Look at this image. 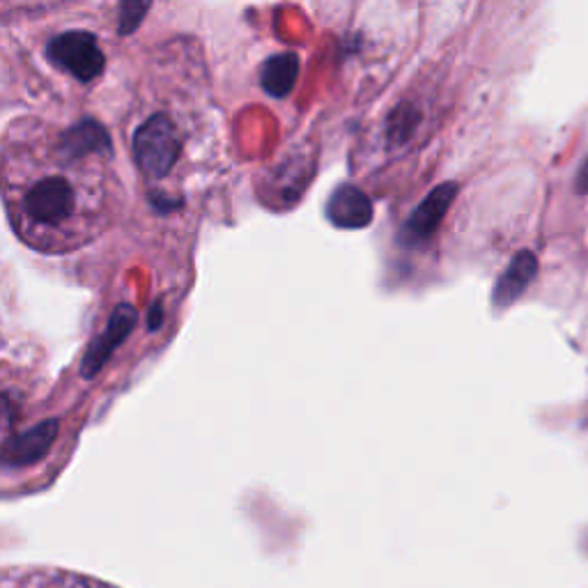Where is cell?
<instances>
[{
	"instance_id": "cell-1",
	"label": "cell",
	"mask_w": 588,
	"mask_h": 588,
	"mask_svg": "<svg viewBox=\"0 0 588 588\" xmlns=\"http://www.w3.org/2000/svg\"><path fill=\"white\" fill-rule=\"evenodd\" d=\"M19 219L24 233L37 239L64 235L81 214V196L62 173H47L33 179L19 193Z\"/></svg>"
},
{
	"instance_id": "cell-2",
	"label": "cell",
	"mask_w": 588,
	"mask_h": 588,
	"mask_svg": "<svg viewBox=\"0 0 588 588\" xmlns=\"http://www.w3.org/2000/svg\"><path fill=\"white\" fill-rule=\"evenodd\" d=\"M131 148L141 173L150 179H162L183 154V139H179L173 120L164 113H156L133 131Z\"/></svg>"
},
{
	"instance_id": "cell-3",
	"label": "cell",
	"mask_w": 588,
	"mask_h": 588,
	"mask_svg": "<svg viewBox=\"0 0 588 588\" xmlns=\"http://www.w3.org/2000/svg\"><path fill=\"white\" fill-rule=\"evenodd\" d=\"M47 56L60 70L70 72L83 83L97 79L106 67L97 37L87 31H67L56 35L47 44Z\"/></svg>"
},
{
	"instance_id": "cell-4",
	"label": "cell",
	"mask_w": 588,
	"mask_h": 588,
	"mask_svg": "<svg viewBox=\"0 0 588 588\" xmlns=\"http://www.w3.org/2000/svg\"><path fill=\"white\" fill-rule=\"evenodd\" d=\"M136 322H139V313H136L133 306H129V304L116 306V310L110 313L104 331L95 338L93 343H90V348L83 356V364H81L83 379H93L102 373V368L108 364L110 354L127 341Z\"/></svg>"
},
{
	"instance_id": "cell-5",
	"label": "cell",
	"mask_w": 588,
	"mask_h": 588,
	"mask_svg": "<svg viewBox=\"0 0 588 588\" xmlns=\"http://www.w3.org/2000/svg\"><path fill=\"white\" fill-rule=\"evenodd\" d=\"M458 193V185L446 183L435 187L430 191L421 205L410 214V219L404 221L400 231V242L404 246H421L433 237V233L439 228V223L444 221L446 212L450 210V202H454Z\"/></svg>"
},
{
	"instance_id": "cell-6",
	"label": "cell",
	"mask_w": 588,
	"mask_h": 588,
	"mask_svg": "<svg viewBox=\"0 0 588 588\" xmlns=\"http://www.w3.org/2000/svg\"><path fill=\"white\" fill-rule=\"evenodd\" d=\"M58 430H60V423L56 419H49L26 430V433L10 437L3 444V464L8 469L35 464L37 460H42L49 454V448L54 446L58 437Z\"/></svg>"
},
{
	"instance_id": "cell-7",
	"label": "cell",
	"mask_w": 588,
	"mask_h": 588,
	"mask_svg": "<svg viewBox=\"0 0 588 588\" xmlns=\"http://www.w3.org/2000/svg\"><path fill=\"white\" fill-rule=\"evenodd\" d=\"M327 216L336 225V228L343 231H361L371 225L375 210L371 198L354 185H341L338 187L329 202H327Z\"/></svg>"
},
{
	"instance_id": "cell-8",
	"label": "cell",
	"mask_w": 588,
	"mask_h": 588,
	"mask_svg": "<svg viewBox=\"0 0 588 588\" xmlns=\"http://www.w3.org/2000/svg\"><path fill=\"white\" fill-rule=\"evenodd\" d=\"M110 150V139L106 129L99 122L83 120L74 125L72 129H67L60 136V148L58 152L64 160H83L90 154H106Z\"/></svg>"
},
{
	"instance_id": "cell-9",
	"label": "cell",
	"mask_w": 588,
	"mask_h": 588,
	"mask_svg": "<svg viewBox=\"0 0 588 588\" xmlns=\"http://www.w3.org/2000/svg\"><path fill=\"white\" fill-rule=\"evenodd\" d=\"M299 79V56L297 54H279L271 56L260 67V85L269 97L283 99L292 93L294 83Z\"/></svg>"
},
{
	"instance_id": "cell-10",
	"label": "cell",
	"mask_w": 588,
	"mask_h": 588,
	"mask_svg": "<svg viewBox=\"0 0 588 588\" xmlns=\"http://www.w3.org/2000/svg\"><path fill=\"white\" fill-rule=\"evenodd\" d=\"M531 271H533L531 256H519L510 264V269L506 271L504 279L499 281V285H496V290H494V302L499 304V306L510 304L517 297V294L525 290V285L529 283Z\"/></svg>"
},
{
	"instance_id": "cell-11",
	"label": "cell",
	"mask_w": 588,
	"mask_h": 588,
	"mask_svg": "<svg viewBox=\"0 0 588 588\" xmlns=\"http://www.w3.org/2000/svg\"><path fill=\"white\" fill-rule=\"evenodd\" d=\"M419 110L414 106H398L389 118V139L393 145H402L412 139V133L419 127Z\"/></svg>"
},
{
	"instance_id": "cell-12",
	"label": "cell",
	"mask_w": 588,
	"mask_h": 588,
	"mask_svg": "<svg viewBox=\"0 0 588 588\" xmlns=\"http://www.w3.org/2000/svg\"><path fill=\"white\" fill-rule=\"evenodd\" d=\"M120 33L127 35L136 31V26L141 24V19L150 12V3H125L120 8Z\"/></svg>"
},
{
	"instance_id": "cell-13",
	"label": "cell",
	"mask_w": 588,
	"mask_h": 588,
	"mask_svg": "<svg viewBox=\"0 0 588 588\" xmlns=\"http://www.w3.org/2000/svg\"><path fill=\"white\" fill-rule=\"evenodd\" d=\"M162 322H164L162 304H160V302H154V304H152V313H150V329H152V331H156V329L162 327Z\"/></svg>"
}]
</instances>
